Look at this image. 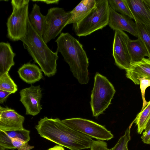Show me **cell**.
<instances>
[{
  "instance_id": "cell-35",
  "label": "cell",
  "mask_w": 150,
  "mask_h": 150,
  "mask_svg": "<svg viewBox=\"0 0 150 150\" xmlns=\"http://www.w3.org/2000/svg\"></svg>"
},
{
  "instance_id": "cell-15",
  "label": "cell",
  "mask_w": 150,
  "mask_h": 150,
  "mask_svg": "<svg viewBox=\"0 0 150 150\" xmlns=\"http://www.w3.org/2000/svg\"><path fill=\"white\" fill-rule=\"evenodd\" d=\"M96 5V0L81 1L70 11L71 16L67 25L79 23L95 7Z\"/></svg>"
},
{
  "instance_id": "cell-19",
  "label": "cell",
  "mask_w": 150,
  "mask_h": 150,
  "mask_svg": "<svg viewBox=\"0 0 150 150\" xmlns=\"http://www.w3.org/2000/svg\"><path fill=\"white\" fill-rule=\"evenodd\" d=\"M128 47L132 59V63L140 61L144 57H149L148 51L143 42L139 38L135 40L129 39Z\"/></svg>"
},
{
  "instance_id": "cell-7",
  "label": "cell",
  "mask_w": 150,
  "mask_h": 150,
  "mask_svg": "<svg viewBox=\"0 0 150 150\" xmlns=\"http://www.w3.org/2000/svg\"><path fill=\"white\" fill-rule=\"evenodd\" d=\"M71 16L70 11L63 8L54 7L49 9L45 16L42 38L47 44L55 39L61 32Z\"/></svg>"
},
{
  "instance_id": "cell-5",
  "label": "cell",
  "mask_w": 150,
  "mask_h": 150,
  "mask_svg": "<svg viewBox=\"0 0 150 150\" xmlns=\"http://www.w3.org/2000/svg\"><path fill=\"white\" fill-rule=\"evenodd\" d=\"M29 0H12L13 11L8 18L7 37L13 41L20 40L27 31Z\"/></svg>"
},
{
  "instance_id": "cell-8",
  "label": "cell",
  "mask_w": 150,
  "mask_h": 150,
  "mask_svg": "<svg viewBox=\"0 0 150 150\" xmlns=\"http://www.w3.org/2000/svg\"><path fill=\"white\" fill-rule=\"evenodd\" d=\"M62 121L70 128L98 140L108 141L114 137L111 132L104 126L90 120L75 118L66 119Z\"/></svg>"
},
{
  "instance_id": "cell-27",
  "label": "cell",
  "mask_w": 150,
  "mask_h": 150,
  "mask_svg": "<svg viewBox=\"0 0 150 150\" xmlns=\"http://www.w3.org/2000/svg\"><path fill=\"white\" fill-rule=\"evenodd\" d=\"M140 88L143 100V105L141 111L142 110L148 103L145 98V91L146 88L150 86V79H146L145 78H142L139 79Z\"/></svg>"
},
{
  "instance_id": "cell-14",
  "label": "cell",
  "mask_w": 150,
  "mask_h": 150,
  "mask_svg": "<svg viewBox=\"0 0 150 150\" xmlns=\"http://www.w3.org/2000/svg\"><path fill=\"white\" fill-rule=\"evenodd\" d=\"M126 71L127 78L135 84H140L141 78L150 79V59L144 57L139 62L132 63L130 68Z\"/></svg>"
},
{
  "instance_id": "cell-17",
  "label": "cell",
  "mask_w": 150,
  "mask_h": 150,
  "mask_svg": "<svg viewBox=\"0 0 150 150\" xmlns=\"http://www.w3.org/2000/svg\"><path fill=\"white\" fill-rule=\"evenodd\" d=\"M42 71L34 64H25L19 68L18 73L20 78L27 83L32 84L42 79Z\"/></svg>"
},
{
  "instance_id": "cell-21",
  "label": "cell",
  "mask_w": 150,
  "mask_h": 150,
  "mask_svg": "<svg viewBox=\"0 0 150 150\" xmlns=\"http://www.w3.org/2000/svg\"><path fill=\"white\" fill-rule=\"evenodd\" d=\"M150 118V100L144 108L137 115L132 123H135L137 126V132L140 134L145 129L146 125Z\"/></svg>"
},
{
  "instance_id": "cell-1",
  "label": "cell",
  "mask_w": 150,
  "mask_h": 150,
  "mask_svg": "<svg viewBox=\"0 0 150 150\" xmlns=\"http://www.w3.org/2000/svg\"><path fill=\"white\" fill-rule=\"evenodd\" d=\"M35 128L40 136L71 150L90 149L92 138L74 130L58 118H41Z\"/></svg>"
},
{
  "instance_id": "cell-25",
  "label": "cell",
  "mask_w": 150,
  "mask_h": 150,
  "mask_svg": "<svg viewBox=\"0 0 150 150\" xmlns=\"http://www.w3.org/2000/svg\"><path fill=\"white\" fill-rule=\"evenodd\" d=\"M131 124L125 130L123 135L121 137L115 145L110 150H129L128 143L131 139L130 135Z\"/></svg>"
},
{
  "instance_id": "cell-26",
  "label": "cell",
  "mask_w": 150,
  "mask_h": 150,
  "mask_svg": "<svg viewBox=\"0 0 150 150\" xmlns=\"http://www.w3.org/2000/svg\"><path fill=\"white\" fill-rule=\"evenodd\" d=\"M28 142L18 138H13L11 140L12 145L17 150H30L34 148V146L28 144Z\"/></svg>"
},
{
  "instance_id": "cell-13",
  "label": "cell",
  "mask_w": 150,
  "mask_h": 150,
  "mask_svg": "<svg viewBox=\"0 0 150 150\" xmlns=\"http://www.w3.org/2000/svg\"><path fill=\"white\" fill-rule=\"evenodd\" d=\"M135 22L150 26V0H127Z\"/></svg>"
},
{
  "instance_id": "cell-24",
  "label": "cell",
  "mask_w": 150,
  "mask_h": 150,
  "mask_svg": "<svg viewBox=\"0 0 150 150\" xmlns=\"http://www.w3.org/2000/svg\"><path fill=\"white\" fill-rule=\"evenodd\" d=\"M0 90L14 93L18 90L17 85L10 76L8 72L0 75Z\"/></svg>"
},
{
  "instance_id": "cell-6",
  "label": "cell",
  "mask_w": 150,
  "mask_h": 150,
  "mask_svg": "<svg viewBox=\"0 0 150 150\" xmlns=\"http://www.w3.org/2000/svg\"><path fill=\"white\" fill-rule=\"evenodd\" d=\"M115 92L105 77L98 73L96 74L90 103L93 116L97 117L103 113L110 104Z\"/></svg>"
},
{
  "instance_id": "cell-31",
  "label": "cell",
  "mask_w": 150,
  "mask_h": 150,
  "mask_svg": "<svg viewBox=\"0 0 150 150\" xmlns=\"http://www.w3.org/2000/svg\"><path fill=\"white\" fill-rule=\"evenodd\" d=\"M32 1H37V2H41L43 3H45L47 4H58L59 1V0H33Z\"/></svg>"
},
{
  "instance_id": "cell-16",
  "label": "cell",
  "mask_w": 150,
  "mask_h": 150,
  "mask_svg": "<svg viewBox=\"0 0 150 150\" xmlns=\"http://www.w3.org/2000/svg\"><path fill=\"white\" fill-rule=\"evenodd\" d=\"M30 131L24 128L22 130L3 131L0 130V146L6 149H15L12 145L11 140L18 138L28 142L30 140Z\"/></svg>"
},
{
  "instance_id": "cell-10",
  "label": "cell",
  "mask_w": 150,
  "mask_h": 150,
  "mask_svg": "<svg viewBox=\"0 0 150 150\" xmlns=\"http://www.w3.org/2000/svg\"><path fill=\"white\" fill-rule=\"evenodd\" d=\"M20 94V101L25 108L26 115L35 116L40 112L42 109L40 101L42 94L40 85H31L21 90Z\"/></svg>"
},
{
  "instance_id": "cell-20",
  "label": "cell",
  "mask_w": 150,
  "mask_h": 150,
  "mask_svg": "<svg viewBox=\"0 0 150 150\" xmlns=\"http://www.w3.org/2000/svg\"><path fill=\"white\" fill-rule=\"evenodd\" d=\"M29 20L36 31L42 38L45 28V16L40 12V6L36 4L33 5Z\"/></svg>"
},
{
  "instance_id": "cell-32",
  "label": "cell",
  "mask_w": 150,
  "mask_h": 150,
  "mask_svg": "<svg viewBox=\"0 0 150 150\" xmlns=\"http://www.w3.org/2000/svg\"><path fill=\"white\" fill-rule=\"evenodd\" d=\"M47 150H65L64 148L60 145H56L54 147L50 148Z\"/></svg>"
},
{
  "instance_id": "cell-30",
  "label": "cell",
  "mask_w": 150,
  "mask_h": 150,
  "mask_svg": "<svg viewBox=\"0 0 150 150\" xmlns=\"http://www.w3.org/2000/svg\"><path fill=\"white\" fill-rule=\"evenodd\" d=\"M141 138L142 141L144 144H150V129L146 132H143Z\"/></svg>"
},
{
  "instance_id": "cell-12",
  "label": "cell",
  "mask_w": 150,
  "mask_h": 150,
  "mask_svg": "<svg viewBox=\"0 0 150 150\" xmlns=\"http://www.w3.org/2000/svg\"><path fill=\"white\" fill-rule=\"evenodd\" d=\"M108 25L115 31H125L138 37L135 22L128 16L115 11L110 7Z\"/></svg>"
},
{
  "instance_id": "cell-22",
  "label": "cell",
  "mask_w": 150,
  "mask_h": 150,
  "mask_svg": "<svg viewBox=\"0 0 150 150\" xmlns=\"http://www.w3.org/2000/svg\"><path fill=\"white\" fill-rule=\"evenodd\" d=\"M110 6L115 11L134 20L127 0H108Z\"/></svg>"
},
{
  "instance_id": "cell-3",
  "label": "cell",
  "mask_w": 150,
  "mask_h": 150,
  "mask_svg": "<svg viewBox=\"0 0 150 150\" xmlns=\"http://www.w3.org/2000/svg\"><path fill=\"white\" fill-rule=\"evenodd\" d=\"M20 40L45 75L49 77L54 75L57 71L58 52H54L49 48L34 29L29 19L27 33Z\"/></svg>"
},
{
  "instance_id": "cell-29",
  "label": "cell",
  "mask_w": 150,
  "mask_h": 150,
  "mask_svg": "<svg viewBox=\"0 0 150 150\" xmlns=\"http://www.w3.org/2000/svg\"><path fill=\"white\" fill-rule=\"evenodd\" d=\"M12 93L10 92L0 90V103L5 102L8 96Z\"/></svg>"
},
{
  "instance_id": "cell-34",
  "label": "cell",
  "mask_w": 150,
  "mask_h": 150,
  "mask_svg": "<svg viewBox=\"0 0 150 150\" xmlns=\"http://www.w3.org/2000/svg\"><path fill=\"white\" fill-rule=\"evenodd\" d=\"M5 149L0 146V150H5Z\"/></svg>"
},
{
  "instance_id": "cell-9",
  "label": "cell",
  "mask_w": 150,
  "mask_h": 150,
  "mask_svg": "<svg viewBox=\"0 0 150 150\" xmlns=\"http://www.w3.org/2000/svg\"><path fill=\"white\" fill-rule=\"evenodd\" d=\"M123 31H115L112 47V55L115 64L120 69H129L132 59L128 47L129 39Z\"/></svg>"
},
{
  "instance_id": "cell-28",
  "label": "cell",
  "mask_w": 150,
  "mask_h": 150,
  "mask_svg": "<svg viewBox=\"0 0 150 150\" xmlns=\"http://www.w3.org/2000/svg\"><path fill=\"white\" fill-rule=\"evenodd\" d=\"M91 150H110L107 147L106 142L103 140H93L91 148Z\"/></svg>"
},
{
  "instance_id": "cell-4",
  "label": "cell",
  "mask_w": 150,
  "mask_h": 150,
  "mask_svg": "<svg viewBox=\"0 0 150 150\" xmlns=\"http://www.w3.org/2000/svg\"><path fill=\"white\" fill-rule=\"evenodd\" d=\"M96 5L81 22L73 24L76 35H89L108 25L110 6L108 0H96Z\"/></svg>"
},
{
  "instance_id": "cell-23",
  "label": "cell",
  "mask_w": 150,
  "mask_h": 150,
  "mask_svg": "<svg viewBox=\"0 0 150 150\" xmlns=\"http://www.w3.org/2000/svg\"><path fill=\"white\" fill-rule=\"evenodd\" d=\"M138 38L144 45L149 54L150 59V26L135 22Z\"/></svg>"
},
{
  "instance_id": "cell-33",
  "label": "cell",
  "mask_w": 150,
  "mask_h": 150,
  "mask_svg": "<svg viewBox=\"0 0 150 150\" xmlns=\"http://www.w3.org/2000/svg\"><path fill=\"white\" fill-rule=\"evenodd\" d=\"M150 129V118H149L144 129V132H147Z\"/></svg>"
},
{
  "instance_id": "cell-2",
  "label": "cell",
  "mask_w": 150,
  "mask_h": 150,
  "mask_svg": "<svg viewBox=\"0 0 150 150\" xmlns=\"http://www.w3.org/2000/svg\"><path fill=\"white\" fill-rule=\"evenodd\" d=\"M60 52L69 64L73 76L81 84L89 81L88 59L83 45L68 33H61L55 41Z\"/></svg>"
},
{
  "instance_id": "cell-18",
  "label": "cell",
  "mask_w": 150,
  "mask_h": 150,
  "mask_svg": "<svg viewBox=\"0 0 150 150\" xmlns=\"http://www.w3.org/2000/svg\"><path fill=\"white\" fill-rule=\"evenodd\" d=\"M15 55L9 43H0V75L8 72L11 67L14 65V58Z\"/></svg>"
},
{
  "instance_id": "cell-11",
  "label": "cell",
  "mask_w": 150,
  "mask_h": 150,
  "mask_svg": "<svg viewBox=\"0 0 150 150\" xmlns=\"http://www.w3.org/2000/svg\"><path fill=\"white\" fill-rule=\"evenodd\" d=\"M25 117L14 110L8 107L0 106V130L3 131L20 130L24 128Z\"/></svg>"
}]
</instances>
